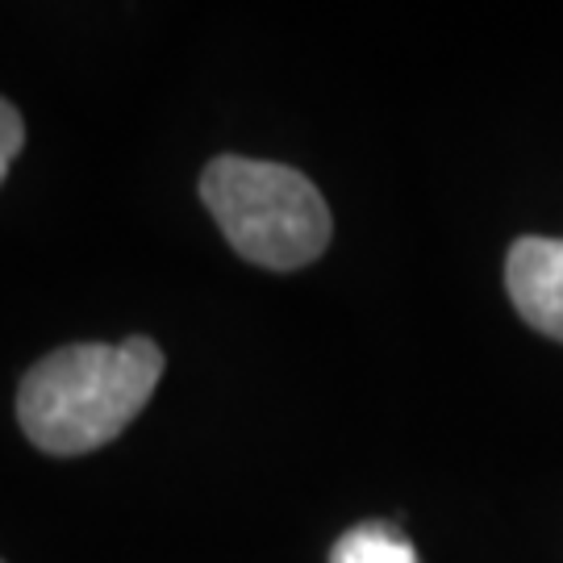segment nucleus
Masks as SVG:
<instances>
[{"label":"nucleus","mask_w":563,"mask_h":563,"mask_svg":"<svg viewBox=\"0 0 563 563\" xmlns=\"http://www.w3.org/2000/svg\"><path fill=\"white\" fill-rule=\"evenodd\" d=\"M159 380V342H71L25 372L18 388V422L46 455H88L113 443L139 418Z\"/></svg>","instance_id":"1"},{"label":"nucleus","mask_w":563,"mask_h":563,"mask_svg":"<svg viewBox=\"0 0 563 563\" xmlns=\"http://www.w3.org/2000/svg\"><path fill=\"white\" fill-rule=\"evenodd\" d=\"M201 201L242 260L272 272L313 263L334 234L322 192L284 163L222 155L205 167Z\"/></svg>","instance_id":"2"},{"label":"nucleus","mask_w":563,"mask_h":563,"mask_svg":"<svg viewBox=\"0 0 563 563\" xmlns=\"http://www.w3.org/2000/svg\"><path fill=\"white\" fill-rule=\"evenodd\" d=\"M505 288L526 325L563 342V239H518L505 260Z\"/></svg>","instance_id":"3"},{"label":"nucleus","mask_w":563,"mask_h":563,"mask_svg":"<svg viewBox=\"0 0 563 563\" xmlns=\"http://www.w3.org/2000/svg\"><path fill=\"white\" fill-rule=\"evenodd\" d=\"M330 563H418V551L388 522H363L334 543Z\"/></svg>","instance_id":"4"},{"label":"nucleus","mask_w":563,"mask_h":563,"mask_svg":"<svg viewBox=\"0 0 563 563\" xmlns=\"http://www.w3.org/2000/svg\"><path fill=\"white\" fill-rule=\"evenodd\" d=\"M21 146H25V121H21L13 104L0 97V184L9 176V167H13Z\"/></svg>","instance_id":"5"},{"label":"nucleus","mask_w":563,"mask_h":563,"mask_svg":"<svg viewBox=\"0 0 563 563\" xmlns=\"http://www.w3.org/2000/svg\"><path fill=\"white\" fill-rule=\"evenodd\" d=\"M0 563H4V560H0Z\"/></svg>","instance_id":"6"}]
</instances>
